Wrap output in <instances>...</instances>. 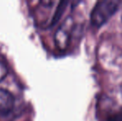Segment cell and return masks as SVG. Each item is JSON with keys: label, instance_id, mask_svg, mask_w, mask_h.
<instances>
[{"label": "cell", "instance_id": "cell-1", "mask_svg": "<svg viewBox=\"0 0 122 121\" xmlns=\"http://www.w3.org/2000/svg\"><path fill=\"white\" fill-rule=\"evenodd\" d=\"M117 0H101L95 4L91 13V23L94 27L102 26L119 9Z\"/></svg>", "mask_w": 122, "mask_h": 121}, {"label": "cell", "instance_id": "cell-2", "mask_svg": "<svg viewBox=\"0 0 122 121\" xmlns=\"http://www.w3.org/2000/svg\"><path fill=\"white\" fill-rule=\"evenodd\" d=\"M74 28V20L71 17H67L62 24L56 31L54 36L55 44L61 51L66 50L68 47L71 39V32Z\"/></svg>", "mask_w": 122, "mask_h": 121}, {"label": "cell", "instance_id": "cell-3", "mask_svg": "<svg viewBox=\"0 0 122 121\" xmlns=\"http://www.w3.org/2000/svg\"><path fill=\"white\" fill-rule=\"evenodd\" d=\"M14 97L8 91L0 89V115H7L14 108Z\"/></svg>", "mask_w": 122, "mask_h": 121}, {"label": "cell", "instance_id": "cell-4", "mask_svg": "<svg viewBox=\"0 0 122 121\" xmlns=\"http://www.w3.org/2000/svg\"><path fill=\"white\" fill-rule=\"evenodd\" d=\"M67 4H68L67 1L59 2V3H58L57 7H56V10H55V12H54V14H53L52 18H51V23H50V25H49L50 28L55 26V25L58 23V21L61 19V16H62L65 10H66Z\"/></svg>", "mask_w": 122, "mask_h": 121}, {"label": "cell", "instance_id": "cell-5", "mask_svg": "<svg viewBox=\"0 0 122 121\" xmlns=\"http://www.w3.org/2000/svg\"><path fill=\"white\" fill-rule=\"evenodd\" d=\"M8 71L6 64L0 61V82L2 81H3V79L8 76Z\"/></svg>", "mask_w": 122, "mask_h": 121}, {"label": "cell", "instance_id": "cell-6", "mask_svg": "<svg viewBox=\"0 0 122 121\" xmlns=\"http://www.w3.org/2000/svg\"><path fill=\"white\" fill-rule=\"evenodd\" d=\"M106 121H122V111H118L111 115Z\"/></svg>", "mask_w": 122, "mask_h": 121}, {"label": "cell", "instance_id": "cell-7", "mask_svg": "<svg viewBox=\"0 0 122 121\" xmlns=\"http://www.w3.org/2000/svg\"><path fill=\"white\" fill-rule=\"evenodd\" d=\"M121 94H122V86H121Z\"/></svg>", "mask_w": 122, "mask_h": 121}]
</instances>
